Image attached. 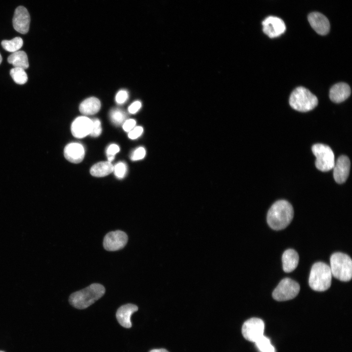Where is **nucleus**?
<instances>
[{
  "label": "nucleus",
  "instance_id": "nucleus-13",
  "mask_svg": "<svg viewBox=\"0 0 352 352\" xmlns=\"http://www.w3.org/2000/svg\"><path fill=\"white\" fill-rule=\"evenodd\" d=\"M91 127V119L86 116H81L77 117L73 121L71 126V131L74 137L82 138L90 134Z\"/></svg>",
  "mask_w": 352,
  "mask_h": 352
},
{
  "label": "nucleus",
  "instance_id": "nucleus-35",
  "mask_svg": "<svg viewBox=\"0 0 352 352\" xmlns=\"http://www.w3.org/2000/svg\"><path fill=\"white\" fill-rule=\"evenodd\" d=\"M2 57H1V54H0V64H1V62H2Z\"/></svg>",
  "mask_w": 352,
  "mask_h": 352
},
{
  "label": "nucleus",
  "instance_id": "nucleus-10",
  "mask_svg": "<svg viewBox=\"0 0 352 352\" xmlns=\"http://www.w3.org/2000/svg\"><path fill=\"white\" fill-rule=\"evenodd\" d=\"M263 32L269 38L277 37L283 34L286 29L281 19L273 16L266 18L262 22Z\"/></svg>",
  "mask_w": 352,
  "mask_h": 352
},
{
  "label": "nucleus",
  "instance_id": "nucleus-34",
  "mask_svg": "<svg viewBox=\"0 0 352 352\" xmlns=\"http://www.w3.org/2000/svg\"><path fill=\"white\" fill-rule=\"evenodd\" d=\"M149 352H169L164 349H154V350L150 351Z\"/></svg>",
  "mask_w": 352,
  "mask_h": 352
},
{
  "label": "nucleus",
  "instance_id": "nucleus-3",
  "mask_svg": "<svg viewBox=\"0 0 352 352\" xmlns=\"http://www.w3.org/2000/svg\"><path fill=\"white\" fill-rule=\"evenodd\" d=\"M331 278L330 267L324 263L317 262L311 267L308 284L313 290L324 291L330 286Z\"/></svg>",
  "mask_w": 352,
  "mask_h": 352
},
{
  "label": "nucleus",
  "instance_id": "nucleus-15",
  "mask_svg": "<svg viewBox=\"0 0 352 352\" xmlns=\"http://www.w3.org/2000/svg\"><path fill=\"white\" fill-rule=\"evenodd\" d=\"M64 155L66 158L73 163L81 162L85 156V149L83 146L76 142L67 144L64 149Z\"/></svg>",
  "mask_w": 352,
  "mask_h": 352
},
{
  "label": "nucleus",
  "instance_id": "nucleus-32",
  "mask_svg": "<svg viewBox=\"0 0 352 352\" xmlns=\"http://www.w3.org/2000/svg\"><path fill=\"white\" fill-rule=\"evenodd\" d=\"M136 121L134 119H130L126 120L123 124V128L126 132H129L135 127Z\"/></svg>",
  "mask_w": 352,
  "mask_h": 352
},
{
  "label": "nucleus",
  "instance_id": "nucleus-12",
  "mask_svg": "<svg viewBox=\"0 0 352 352\" xmlns=\"http://www.w3.org/2000/svg\"><path fill=\"white\" fill-rule=\"evenodd\" d=\"M351 162L346 155L339 157L333 167V177L335 181L342 184L347 179L350 173Z\"/></svg>",
  "mask_w": 352,
  "mask_h": 352
},
{
  "label": "nucleus",
  "instance_id": "nucleus-26",
  "mask_svg": "<svg viewBox=\"0 0 352 352\" xmlns=\"http://www.w3.org/2000/svg\"><path fill=\"white\" fill-rule=\"evenodd\" d=\"M113 171L117 177L120 179L123 178L127 172L126 164L123 162H118L114 166Z\"/></svg>",
  "mask_w": 352,
  "mask_h": 352
},
{
  "label": "nucleus",
  "instance_id": "nucleus-6",
  "mask_svg": "<svg viewBox=\"0 0 352 352\" xmlns=\"http://www.w3.org/2000/svg\"><path fill=\"white\" fill-rule=\"evenodd\" d=\"M312 151L316 158L315 166L319 170L327 172L333 168L335 164L334 155L329 146L316 144L312 146Z\"/></svg>",
  "mask_w": 352,
  "mask_h": 352
},
{
  "label": "nucleus",
  "instance_id": "nucleus-5",
  "mask_svg": "<svg viewBox=\"0 0 352 352\" xmlns=\"http://www.w3.org/2000/svg\"><path fill=\"white\" fill-rule=\"evenodd\" d=\"M331 274L335 278L347 282L352 279V261L348 255L336 252L331 255L330 258Z\"/></svg>",
  "mask_w": 352,
  "mask_h": 352
},
{
  "label": "nucleus",
  "instance_id": "nucleus-18",
  "mask_svg": "<svg viewBox=\"0 0 352 352\" xmlns=\"http://www.w3.org/2000/svg\"><path fill=\"white\" fill-rule=\"evenodd\" d=\"M299 260L298 254L295 250L292 249L286 250L282 256L284 271L287 273L293 271L298 264Z\"/></svg>",
  "mask_w": 352,
  "mask_h": 352
},
{
  "label": "nucleus",
  "instance_id": "nucleus-17",
  "mask_svg": "<svg viewBox=\"0 0 352 352\" xmlns=\"http://www.w3.org/2000/svg\"><path fill=\"white\" fill-rule=\"evenodd\" d=\"M351 93L350 86L345 83H338L333 85L330 90V100L336 103H341L347 99Z\"/></svg>",
  "mask_w": 352,
  "mask_h": 352
},
{
  "label": "nucleus",
  "instance_id": "nucleus-8",
  "mask_svg": "<svg viewBox=\"0 0 352 352\" xmlns=\"http://www.w3.org/2000/svg\"><path fill=\"white\" fill-rule=\"evenodd\" d=\"M264 324L258 318H251L243 323L242 332L244 338L248 341L255 342L264 335Z\"/></svg>",
  "mask_w": 352,
  "mask_h": 352
},
{
  "label": "nucleus",
  "instance_id": "nucleus-23",
  "mask_svg": "<svg viewBox=\"0 0 352 352\" xmlns=\"http://www.w3.org/2000/svg\"><path fill=\"white\" fill-rule=\"evenodd\" d=\"M10 74L12 78L16 84L23 85L27 81V75L23 68L14 67L11 69Z\"/></svg>",
  "mask_w": 352,
  "mask_h": 352
},
{
  "label": "nucleus",
  "instance_id": "nucleus-25",
  "mask_svg": "<svg viewBox=\"0 0 352 352\" xmlns=\"http://www.w3.org/2000/svg\"><path fill=\"white\" fill-rule=\"evenodd\" d=\"M255 343L261 352H275V348L271 345L270 340L264 335Z\"/></svg>",
  "mask_w": 352,
  "mask_h": 352
},
{
  "label": "nucleus",
  "instance_id": "nucleus-16",
  "mask_svg": "<svg viewBox=\"0 0 352 352\" xmlns=\"http://www.w3.org/2000/svg\"><path fill=\"white\" fill-rule=\"evenodd\" d=\"M138 310V307L132 304H127L121 306L116 312V317L118 323L126 328H131V315Z\"/></svg>",
  "mask_w": 352,
  "mask_h": 352
},
{
  "label": "nucleus",
  "instance_id": "nucleus-21",
  "mask_svg": "<svg viewBox=\"0 0 352 352\" xmlns=\"http://www.w3.org/2000/svg\"><path fill=\"white\" fill-rule=\"evenodd\" d=\"M114 166L111 162L101 161L93 165L90 170L91 175L96 177L106 176L113 171Z\"/></svg>",
  "mask_w": 352,
  "mask_h": 352
},
{
  "label": "nucleus",
  "instance_id": "nucleus-7",
  "mask_svg": "<svg viewBox=\"0 0 352 352\" xmlns=\"http://www.w3.org/2000/svg\"><path fill=\"white\" fill-rule=\"evenodd\" d=\"M300 287L296 281L288 278L281 281L272 293L274 299L284 301L295 298L299 293Z\"/></svg>",
  "mask_w": 352,
  "mask_h": 352
},
{
  "label": "nucleus",
  "instance_id": "nucleus-20",
  "mask_svg": "<svg viewBox=\"0 0 352 352\" xmlns=\"http://www.w3.org/2000/svg\"><path fill=\"white\" fill-rule=\"evenodd\" d=\"M7 61L14 67H20L25 69L29 66L27 55L24 51L18 50L12 53L8 57Z\"/></svg>",
  "mask_w": 352,
  "mask_h": 352
},
{
  "label": "nucleus",
  "instance_id": "nucleus-2",
  "mask_svg": "<svg viewBox=\"0 0 352 352\" xmlns=\"http://www.w3.org/2000/svg\"><path fill=\"white\" fill-rule=\"evenodd\" d=\"M105 293L104 286L98 283L72 293L69 298L71 305L78 309H85L101 298Z\"/></svg>",
  "mask_w": 352,
  "mask_h": 352
},
{
  "label": "nucleus",
  "instance_id": "nucleus-36",
  "mask_svg": "<svg viewBox=\"0 0 352 352\" xmlns=\"http://www.w3.org/2000/svg\"><path fill=\"white\" fill-rule=\"evenodd\" d=\"M0 352H3V351H0Z\"/></svg>",
  "mask_w": 352,
  "mask_h": 352
},
{
  "label": "nucleus",
  "instance_id": "nucleus-1",
  "mask_svg": "<svg viewBox=\"0 0 352 352\" xmlns=\"http://www.w3.org/2000/svg\"><path fill=\"white\" fill-rule=\"evenodd\" d=\"M294 216L293 208L286 200H279L273 204L267 214V222L272 229L280 230L286 227Z\"/></svg>",
  "mask_w": 352,
  "mask_h": 352
},
{
  "label": "nucleus",
  "instance_id": "nucleus-11",
  "mask_svg": "<svg viewBox=\"0 0 352 352\" xmlns=\"http://www.w3.org/2000/svg\"><path fill=\"white\" fill-rule=\"evenodd\" d=\"M30 22V18L27 10L22 6H18L13 18L14 29L21 34H26L29 30Z\"/></svg>",
  "mask_w": 352,
  "mask_h": 352
},
{
  "label": "nucleus",
  "instance_id": "nucleus-4",
  "mask_svg": "<svg viewBox=\"0 0 352 352\" xmlns=\"http://www.w3.org/2000/svg\"><path fill=\"white\" fill-rule=\"evenodd\" d=\"M289 103L296 110L307 112L317 106L318 99L309 90L304 87H299L293 90L291 93Z\"/></svg>",
  "mask_w": 352,
  "mask_h": 352
},
{
  "label": "nucleus",
  "instance_id": "nucleus-9",
  "mask_svg": "<svg viewBox=\"0 0 352 352\" xmlns=\"http://www.w3.org/2000/svg\"><path fill=\"white\" fill-rule=\"evenodd\" d=\"M128 239L127 235L122 231H111L105 236L103 246L107 251H117L126 245Z\"/></svg>",
  "mask_w": 352,
  "mask_h": 352
},
{
  "label": "nucleus",
  "instance_id": "nucleus-22",
  "mask_svg": "<svg viewBox=\"0 0 352 352\" xmlns=\"http://www.w3.org/2000/svg\"><path fill=\"white\" fill-rule=\"evenodd\" d=\"M23 43L22 39L21 37H17L11 40H3L1 44L6 51L13 53L19 50Z\"/></svg>",
  "mask_w": 352,
  "mask_h": 352
},
{
  "label": "nucleus",
  "instance_id": "nucleus-14",
  "mask_svg": "<svg viewBox=\"0 0 352 352\" xmlns=\"http://www.w3.org/2000/svg\"><path fill=\"white\" fill-rule=\"evenodd\" d=\"M308 21L312 28L319 35L327 34L330 24L326 16L319 12H312L308 16Z\"/></svg>",
  "mask_w": 352,
  "mask_h": 352
},
{
  "label": "nucleus",
  "instance_id": "nucleus-33",
  "mask_svg": "<svg viewBox=\"0 0 352 352\" xmlns=\"http://www.w3.org/2000/svg\"><path fill=\"white\" fill-rule=\"evenodd\" d=\"M141 107V103L139 101H136L130 106L128 108V110L130 113L134 114L137 112Z\"/></svg>",
  "mask_w": 352,
  "mask_h": 352
},
{
  "label": "nucleus",
  "instance_id": "nucleus-30",
  "mask_svg": "<svg viewBox=\"0 0 352 352\" xmlns=\"http://www.w3.org/2000/svg\"><path fill=\"white\" fill-rule=\"evenodd\" d=\"M143 132V129L142 127H135L129 132L128 137L131 139H136L142 134Z\"/></svg>",
  "mask_w": 352,
  "mask_h": 352
},
{
  "label": "nucleus",
  "instance_id": "nucleus-24",
  "mask_svg": "<svg viewBox=\"0 0 352 352\" xmlns=\"http://www.w3.org/2000/svg\"><path fill=\"white\" fill-rule=\"evenodd\" d=\"M110 117L112 123L115 126L123 125L127 120V115L124 111L119 109H113L110 113Z\"/></svg>",
  "mask_w": 352,
  "mask_h": 352
},
{
  "label": "nucleus",
  "instance_id": "nucleus-27",
  "mask_svg": "<svg viewBox=\"0 0 352 352\" xmlns=\"http://www.w3.org/2000/svg\"><path fill=\"white\" fill-rule=\"evenodd\" d=\"M92 127L89 135L93 137H97L101 133L102 128L100 121L97 118L91 119Z\"/></svg>",
  "mask_w": 352,
  "mask_h": 352
},
{
  "label": "nucleus",
  "instance_id": "nucleus-29",
  "mask_svg": "<svg viewBox=\"0 0 352 352\" xmlns=\"http://www.w3.org/2000/svg\"><path fill=\"white\" fill-rule=\"evenodd\" d=\"M128 92L124 90H121L118 92L115 96V100L117 103L122 104L128 99Z\"/></svg>",
  "mask_w": 352,
  "mask_h": 352
},
{
  "label": "nucleus",
  "instance_id": "nucleus-28",
  "mask_svg": "<svg viewBox=\"0 0 352 352\" xmlns=\"http://www.w3.org/2000/svg\"><path fill=\"white\" fill-rule=\"evenodd\" d=\"M145 149L143 147H139L132 153L131 159L133 161L140 160L145 157Z\"/></svg>",
  "mask_w": 352,
  "mask_h": 352
},
{
  "label": "nucleus",
  "instance_id": "nucleus-19",
  "mask_svg": "<svg viewBox=\"0 0 352 352\" xmlns=\"http://www.w3.org/2000/svg\"><path fill=\"white\" fill-rule=\"evenodd\" d=\"M100 108L99 100L91 97L85 99L80 104L79 110L84 115H93L98 112Z\"/></svg>",
  "mask_w": 352,
  "mask_h": 352
},
{
  "label": "nucleus",
  "instance_id": "nucleus-31",
  "mask_svg": "<svg viewBox=\"0 0 352 352\" xmlns=\"http://www.w3.org/2000/svg\"><path fill=\"white\" fill-rule=\"evenodd\" d=\"M119 146L114 144L110 145L107 149V155L108 157L114 156L115 154L119 151Z\"/></svg>",
  "mask_w": 352,
  "mask_h": 352
}]
</instances>
